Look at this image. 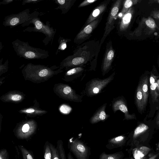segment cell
Wrapping results in <instances>:
<instances>
[{
  "instance_id": "cell-1",
  "label": "cell",
  "mask_w": 159,
  "mask_h": 159,
  "mask_svg": "<svg viewBox=\"0 0 159 159\" xmlns=\"http://www.w3.org/2000/svg\"><path fill=\"white\" fill-rule=\"evenodd\" d=\"M16 55L27 59H44L49 57L48 52L44 49L32 47L28 42L16 39L12 42Z\"/></svg>"
},
{
  "instance_id": "cell-2",
  "label": "cell",
  "mask_w": 159,
  "mask_h": 159,
  "mask_svg": "<svg viewBox=\"0 0 159 159\" xmlns=\"http://www.w3.org/2000/svg\"><path fill=\"white\" fill-rule=\"evenodd\" d=\"M39 13L36 11L32 13L31 18L27 21L21 25L22 27L29 25L31 24L34 25L33 27H28L23 30L24 32H41L46 37L43 40L45 45H47L49 42L53 41L56 33V30L50 27V22L47 21L44 24L38 17Z\"/></svg>"
},
{
  "instance_id": "cell-3",
  "label": "cell",
  "mask_w": 159,
  "mask_h": 159,
  "mask_svg": "<svg viewBox=\"0 0 159 159\" xmlns=\"http://www.w3.org/2000/svg\"><path fill=\"white\" fill-rule=\"evenodd\" d=\"M159 79V74L155 66H154L150 72L149 78V103L150 105V110L148 115L154 116L156 111L159 109V94L156 90V81Z\"/></svg>"
},
{
  "instance_id": "cell-4",
  "label": "cell",
  "mask_w": 159,
  "mask_h": 159,
  "mask_svg": "<svg viewBox=\"0 0 159 159\" xmlns=\"http://www.w3.org/2000/svg\"><path fill=\"white\" fill-rule=\"evenodd\" d=\"M115 72L108 77L103 79L95 78L89 81L86 84L84 94L87 96L92 97L100 93L113 79Z\"/></svg>"
},
{
  "instance_id": "cell-5",
  "label": "cell",
  "mask_w": 159,
  "mask_h": 159,
  "mask_svg": "<svg viewBox=\"0 0 159 159\" xmlns=\"http://www.w3.org/2000/svg\"><path fill=\"white\" fill-rule=\"evenodd\" d=\"M68 147L77 159H89L91 154L90 148L81 140L71 138L68 141Z\"/></svg>"
},
{
  "instance_id": "cell-6",
  "label": "cell",
  "mask_w": 159,
  "mask_h": 159,
  "mask_svg": "<svg viewBox=\"0 0 159 159\" xmlns=\"http://www.w3.org/2000/svg\"><path fill=\"white\" fill-rule=\"evenodd\" d=\"M30 11L29 9H27L17 14L7 16L4 18L2 25L5 27L9 26L11 28L22 25L31 18L32 13H30Z\"/></svg>"
},
{
  "instance_id": "cell-7",
  "label": "cell",
  "mask_w": 159,
  "mask_h": 159,
  "mask_svg": "<svg viewBox=\"0 0 159 159\" xmlns=\"http://www.w3.org/2000/svg\"><path fill=\"white\" fill-rule=\"evenodd\" d=\"M122 2L121 0L116 1L111 8L106 24L104 33L101 40V44L114 28L115 19L121 7Z\"/></svg>"
},
{
  "instance_id": "cell-8",
  "label": "cell",
  "mask_w": 159,
  "mask_h": 159,
  "mask_svg": "<svg viewBox=\"0 0 159 159\" xmlns=\"http://www.w3.org/2000/svg\"><path fill=\"white\" fill-rule=\"evenodd\" d=\"M112 108L114 113L120 110L124 114L123 120H137L135 113L130 114L128 110L126 100L123 96H119L114 98L112 102Z\"/></svg>"
},
{
  "instance_id": "cell-9",
  "label": "cell",
  "mask_w": 159,
  "mask_h": 159,
  "mask_svg": "<svg viewBox=\"0 0 159 159\" xmlns=\"http://www.w3.org/2000/svg\"><path fill=\"white\" fill-rule=\"evenodd\" d=\"M150 72L146 71L140 77L139 81L141 84L145 110L148 105L149 90V78Z\"/></svg>"
},
{
  "instance_id": "cell-10",
  "label": "cell",
  "mask_w": 159,
  "mask_h": 159,
  "mask_svg": "<svg viewBox=\"0 0 159 159\" xmlns=\"http://www.w3.org/2000/svg\"><path fill=\"white\" fill-rule=\"evenodd\" d=\"M114 55L115 51L111 46L107 49L102 63V71L103 76L111 69Z\"/></svg>"
},
{
  "instance_id": "cell-11",
  "label": "cell",
  "mask_w": 159,
  "mask_h": 159,
  "mask_svg": "<svg viewBox=\"0 0 159 159\" xmlns=\"http://www.w3.org/2000/svg\"><path fill=\"white\" fill-rule=\"evenodd\" d=\"M88 60L83 57H76L74 55L70 56L61 63L62 67H74L80 66L85 64Z\"/></svg>"
},
{
  "instance_id": "cell-12",
  "label": "cell",
  "mask_w": 159,
  "mask_h": 159,
  "mask_svg": "<svg viewBox=\"0 0 159 159\" xmlns=\"http://www.w3.org/2000/svg\"><path fill=\"white\" fill-rule=\"evenodd\" d=\"M107 105V103H105L96 110L89 120L90 123L93 124L100 121H104L110 117V115L106 112Z\"/></svg>"
},
{
  "instance_id": "cell-13",
  "label": "cell",
  "mask_w": 159,
  "mask_h": 159,
  "mask_svg": "<svg viewBox=\"0 0 159 159\" xmlns=\"http://www.w3.org/2000/svg\"><path fill=\"white\" fill-rule=\"evenodd\" d=\"M100 18L98 17L87 25L77 34L75 40H82L89 36L98 25Z\"/></svg>"
},
{
  "instance_id": "cell-14",
  "label": "cell",
  "mask_w": 159,
  "mask_h": 159,
  "mask_svg": "<svg viewBox=\"0 0 159 159\" xmlns=\"http://www.w3.org/2000/svg\"><path fill=\"white\" fill-rule=\"evenodd\" d=\"M134 103L139 113L142 114L145 110L143 96L141 89V83L139 81L135 90L134 94Z\"/></svg>"
},
{
  "instance_id": "cell-15",
  "label": "cell",
  "mask_w": 159,
  "mask_h": 159,
  "mask_svg": "<svg viewBox=\"0 0 159 159\" xmlns=\"http://www.w3.org/2000/svg\"><path fill=\"white\" fill-rule=\"evenodd\" d=\"M109 1L107 0L102 2L92 11L86 22V25H87L99 17L106 10Z\"/></svg>"
},
{
  "instance_id": "cell-16",
  "label": "cell",
  "mask_w": 159,
  "mask_h": 159,
  "mask_svg": "<svg viewBox=\"0 0 159 159\" xmlns=\"http://www.w3.org/2000/svg\"><path fill=\"white\" fill-rule=\"evenodd\" d=\"M127 138L123 135H120L109 139L106 147L108 149L111 150L123 147L125 144Z\"/></svg>"
},
{
  "instance_id": "cell-17",
  "label": "cell",
  "mask_w": 159,
  "mask_h": 159,
  "mask_svg": "<svg viewBox=\"0 0 159 159\" xmlns=\"http://www.w3.org/2000/svg\"><path fill=\"white\" fill-rule=\"evenodd\" d=\"M133 7H132L130 8L123 16L119 27L120 31H125L129 26L134 13Z\"/></svg>"
},
{
  "instance_id": "cell-18",
  "label": "cell",
  "mask_w": 159,
  "mask_h": 159,
  "mask_svg": "<svg viewBox=\"0 0 159 159\" xmlns=\"http://www.w3.org/2000/svg\"><path fill=\"white\" fill-rule=\"evenodd\" d=\"M76 0H55V3L58 5L55 9H60L61 13H66L74 4Z\"/></svg>"
},
{
  "instance_id": "cell-19",
  "label": "cell",
  "mask_w": 159,
  "mask_h": 159,
  "mask_svg": "<svg viewBox=\"0 0 159 159\" xmlns=\"http://www.w3.org/2000/svg\"><path fill=\"white\" fill-rule=\"evenodd\" d=\"M151 150L146 146H141L139 148H135L133 150V154L135 159H145L146 156Z\"/></svg>"
},
{
  "instance_id": "cell-20",
  "label": "cell",
  "mask_w": 159,
  "mask_h": 159,
  "mask_svg": "<svg viewBox=\"0 0 159 159\" xmlns=\"http://www.w3.org/2000/svg\"><path fill=\"white\" fill-rule=\"evenodd\" d=\"M84 68L82 66H78L68 70L66 73V75L71 77L72 80L77 78L82 74Z\"/></svg>"
},
{
  "instance_id": "cell-21",
  "label": "cell",
  "mask_w": 159,
  "mask_h": 159,
  "mask_svg": "<svg viewBox=\"0 0 159 159\" xmlns=\"http://www.w3.org/2000/svg\"><path fill=\"white\" fill-rule=\"evenodd\" d=\"M124 154L122 151H119L112 154H107L102 152L100 155L99 159H122Z\"/></svg>"
},
{
  "instance_id": "cell-22",
  "label": "cell",
  "mask_w": 159,
  "mask_h": 159,
  "mask_svg": "<svg viewBox=\"0 0 159 159\" xmlns=\"http://www.w3.org/2000/svg\"><path fill=\"white\" fill-rule=\"evenodd\" d=\"M18 147L21 152L23 159H35L31 151L22 145H18Z\"/></svg>"
},
{
  "instance_id": "cell-23",
  "label": "cell",
  "mask_w": 159,
  "mask_h": 159,
  "mask_svg": "<svg viewBox=\"0 0 159 159\" xmlns=\"http://www.w3.org/2000/svg\"><path fill=\"white\" fill-rule=\"evenodd\" d=\"M56 148L61 159H66L65 151L63 147V143L62 140H59L57 141Z\"/></svg>"
},
{
  "instance_id": "cell-24",
  "label": "cell",
  "mask_w": 159,
  "mask_h": 159,
  "mask_svg": "<svg viewBox=\"0 0 159 159\" xmlns=\"http://www.w3.org/2000/svg\"><path fill=\"white\" fill-rule=\"evenodd\" d=\"M138 1V0H127L125 1L121 12V14L123 16L128 9L132 7V5L136 4Z\"/></svg>"
},
{
  "instance_id": "cell-25",
  "label": "cell",
  "mask_w": 159,
  "mask_h": 159,
  "mask_svg": "<svg viewBox=\"0 0 159 159\" xmlns=\"http://www.w3.org/2000/svg\"><path fill=\"white\" fill-rule=\"evenodd\" d=\"M44 159H52V152L50 143L47 141L44 146Z\"/></svg>"
},
{
  "instance_id": "cell-26",
  "label": "cell",
  "mask_w": 159,
  "mask_h": 159,
  "mask_svg": "<svg viewBox=\"0 0 159 159\" xmlns=\"http://www.w3.org/2000/svg\"><path fill=\"white\" fill-rule=\"evenodd\" d=\"M67 39H65L63 38L59 37L58 42L59 44V46L56 52V54H57L59 51L64 50L66 47Z\"/></svg>"
},
{
  "instance_id": "cell-27",
  "label": "cell",
  "mask_w": 159,
  "mask_h": 159,
  "mask_svg": "<svg viewBox=\"0 0 159 159\" xmlns=\"http://www.w3.org/2000/svg\"><path fill=\"white\" fill-rule=\"evenodd\" d=\"M52 152V159H61L58 151L52 144L50 143Z\"/></svg>"
},
{
  "instance_id": "cell-28",
  "label": "cell",
  "mask_w": 159,
  "mask_h": 159,
  "mask_svg": "<svg viewBox=\"0 0 159 159\" xmlns=\"http://www.w3.org/2000/svg\"><path fill=\"white\" fill-rule=\"evenodd\" d=\"M0 159H9L8 152L6 149L2 148L0 150Z\"/></svg>"
},
{
  "instance_id": "cell-29",
  "label": "cell",
  "mask_w": 159,
  "mask_h": 159,
  "mask_svg": "<svg viewBox=\"0 0 159 159\" xmlns=\"http://www.w3.org/2000/svg\"><path fill=\"white\" fill-rule=\"evenodd\" d=\"M153 120L155 127L159 129V109L157 110L156 115Z\"/></svg>"
},
{
  "instance_id": "cell-30",
  "label": "cell",
  "mask_w": 159,
  "mask_h": 159,
  "mask_svg": "<svg viewBox=\"0 0 159 159\" xmlns=\"http://www.w3.org/2000/svg\"><path fill=\"white\" fill-rule=\"evenodd\" d=\"M97 0H85L82 2L78 6L79 8L84 7L89 5L94 2L97 1Z\"/></svg>"
},
{
  "instance_id": "cell-31",
  "label": "cell",
  "mask_w": 159,
  "mask_h": 159,
  "mask_svg": "<svg viewBox=\"0 0 159 159\" xmlns=\"http://www.w3.org/2000/svg\"><path fill=\"white\" fill-rule=\"evenodd\" d=\"M151 16L156 20L159 21V10L153 11L151 12Z\"/></svg>"
},
{
  "instance_id": "cell-32",
  "label": "cell",
  "mask_w": 159,
  "mask_h": 159,
  "mask_svg": "<svg viewBox=\"0 0 159 159\" xmlns=\"http://www.w3.org/2000/svg\"><path fill=\"white\" fill-rule=\"evenodd\" d=\"M70 107L65 105L62 106L60 109L61 111L64 113H67L69 112L70 111Z\"/></svg>"
},
{
  "instance_id": "cell-33",
  "label": "cell",
  "mask_w": 159,
  "mask_h": 159,
  "mask_svg": "<svg viewBox=\"0 0 159 159\" xmlns=\"http://www.w3.org/2000/svg\"><path fill=\"white\" fill-rule=\"evenodd\" d=\"M42 0H24L22 2V5H25L27 3H35L41 1Z\"/></svg>"
},
{
  "instance_id": "cell-34",
  "label": "cell",
  "mask_w": 159,
  "mask_h": 159,
  "mask_svg": "<svg viewBox=\"0 0 159 159\" xmlns=\"http://www.w3.org/2000/svg\"><path fill=\"white\" fill-rule=\"evenodd\" d=\"M21 98V97L20 95L16 94L12 95L11 96V99L13 101H18L20 100Z\"/></svg>"
},
{
  "instance_id": "cell-35",
  "label": "cell",
  "mask_w": 159,
  "mask_h": 159,
  "mask_svg": "<svg viewBox=\"0 0 159 159\" xmlns=\"http://www.w3.org/2000/svg\"><path fill=\"white\" fill-rule=\"evenodd\" d=\"M13 0H4L0 2V4H7L13 2Z\"/></svg>"
},
{
  "instance_id": "cell-36",
  "label": "cell",
  "mask_w": 159,
  "mask_h": 159,
  "mask_svg": "<svg viewBox=\"0 0 159 159\" xmlns=\"http://www.w3.org/2000/svg\"><path fill=\"white\" fill-rule=\"evenodd\" d=\"M156 90L157 93L159 94V79L156 81Z\"/></svg>"
},
{
  "instance_id": "cell-37",
  "label": "cell",
  "mask_w": 159,
  "mask_h": 159,
  "mask_svg": "<svg viewBox=\"0 0 159 159\" xmlns=\"http://www.w3.org/2000/svg\"><path fill=\"white\" fill-rule=\"evenodd\" d=\"M67 159H74L72 157L70 152H69L67 154Z\"/></svg>"
},
{
  "instance_id": "cell-38",
  "label": "cell",
  "mask_w": 159,
  "mask_h": 159,
  "mask_svg": "<svg viewBox=\"0 0 159 159\" xmlns=\"http://www.w3.org/2000/svg\"><path fill=\"white\" fill-rule=\"evenodd\" d=\"M34 111V110L33 108H29L26 110V111L28 113L33 112Z\"/></svg>"
},
{
  "instance_id": "cell-39",
  "label": "cell",
  "mask_w": 159,
  "mask_h": 159,
  "mask_svg": "<svg viewBox=\"0 0 159 159\" xmlns=\"http://www.w3.org/2000/svg\"><path fill=\"white\" fill-rule=\"evenodd\" d=\"M159 153L153 155V156H152L150 157L148 159H156V158L157 157Z\"/></svg>"
},
{
  "instance_id": "cell-40",
  "label": "cell",
  "mask_w": 159,
  "mask_h": 159,
  "mask_svg": "<svg viewBox=\"0 0 159 159\" xmlns=\"http://www.w3.org/2000/svg\"><path fill=\"white\" fill-rule=\"evenodd\" d=\"M2 43L1 42H0V52L1 51V49L2 48Z\"/></svg>"
},
{
  "instance_id": "cell-41",
  "label": "cell",
  "mask_w": 159,
  "mask_h": 159,
  "mask_svg": "<svg viewBox=\"0 0 159 159\" xmlns=\"http://www.w3.org/2000/svg\"><path fill=\"white\" fill-rule=\"evenodd\" d=\"M157 64H158V67H159V57H158V59Z\"/></svg>"
},
{
  "instance_id": "cell-42",
  "label": "cell",
  "mask_w": 159,
  "mask_h": 159,
  "mask_svg": "<svg viewBox=\"0 0 159 159\" xmlns=\"http://www.w3.org/2000/svg\"><path fill=\"white\" fill-rule=\"evenodd\" d=\"M157 148L158 149H159V143H158L157 146Z\"/></svg>"
},
{
  "instance_id": "cell-43",
  "label": "cell",
  "mask_w": 159,
  "mask_h": 159,
  "mask_svg": "<svg viewBox=\"0 0 159 159\" xmlns=\"http://www.w3.org/2000/svg\"><path fill=\"white\" fill-rule=\"evenodd\" d=\"M129 159H134L132 157H131Z\"/></svg>"
},
{
  "instance_id": "cell-44",
  "label": "cell",
  "mask_w": 159,
  "mask_h": 159,
  "mask_svg": "<svg viewBox=\"0 0 159 159\" xmlns=\"http://www.w3.org/2000/svg\"><path fill=\"white\" fill-rule=\"evenodd\" d=\"M158 37H159V35H158Z\"/></svg>"
}]
</instances>
